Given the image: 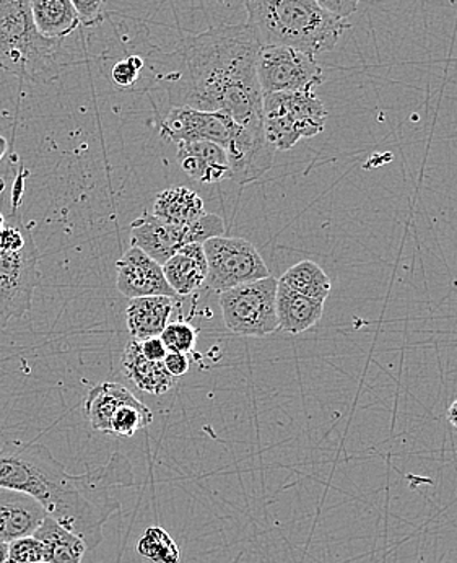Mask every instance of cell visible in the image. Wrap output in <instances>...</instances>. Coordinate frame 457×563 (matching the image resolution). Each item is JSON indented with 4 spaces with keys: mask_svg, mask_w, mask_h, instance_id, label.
Here are the masks:
<instances>
[{
    "mask_svg": "<svg viewBox=\"0 0 457 563\" xmlns=\"http://www.w3.org/2000/svg\"><path fill=\"white\" fill-rule=\"evenodd\" d=\"M44 559H46V551H44L43 542L35 536L9 542L7 563L46 562Z\"/></svg>",
    "mask_w": 457,
    "mask_h": 563,
    "instance_id": "cell-27",
    "label": "cell"
},
{
    "mask_svg": "<svg viewBox=\"0 0 457 563\" xmlns=\"http://www.w3.org/2000/svg\"><path fill=\"white\" fill-rule=\"evenodd\" d=\"M7 555H9V544L0 541V563H7Z\"/></svg>",
    "mask_w": 457,
    "mask_h": 563,
    "instance_id": "cell-33",
    "label": "cell"
},
{
    "mask_svg": "<svg viewBox=\"0 0 457 563\" xmlns=\"http://www.w3.org/2000/svg\"><path fill=\"white\" fill-rule=\"evenodd\" d=\"M40 253L25 225H5L0 232V328L32 310L38 284Z\"/></svg>",
    "mask_w": 457,
    "mask_h": 563,
    "instance_id": "cell-5",
    "label": "cell"
},
{
    "mask_svg": "<svg viewBox=\"0 0 457 563\" xmlns=\"http://www.w3.org/2000/svg\"><path fill=\"white\" fill-rule=\"evenodd\" d=\"M124 375L148 395L161 396L175 386V376L169 375L164 362L148 361L141 351L137 339H132L123 352Z\"/></svg>",
    "mask_w": 457,
    "mask_h": 563,
    "instance_id": "cell-16",
    "label": "cell"
},
{
    "mask_svg": "<svg viewBox=\"0 0 457 563\" xmlns=\"http://www.w3.org/2000/svg\"><path fill=\"white\" fill-rule=\"evenodd\" d=\"M165 277L176 295L188 297L208 280V257L204 244H186L164 264Z\"/></svg>",
    "mask_w": 457,
    "mask_h": 563,
    "instance_id": "cell-15",
    "label": "cell"
},
{
    "mask_svg": "<svg viewBox=\"0 0 457 563\" xmlns=\"http://www.w3.org/2000/svg\"><path fill=\"white\" fill-rule=\"evenodd\" d=\"M277 285L272 276L220 291L223 322L233 334L264 338L279 329Z\"/></svg>",
    "mask_w": 457,
    "mask_h": 563,
    "instance_id": "cell-6",
    "label": "cell"
},
{
    "mask_svg": "<svg viewBox=\"0 0 457 563\" xmlns=\"http://www.w3.org/2000/svg\"><path fill=\"white\" fill-rule=\"evenodd\" d=\"M49 517L46 508L32 495L0 487V541L29 538Z\"/></svg>",
    "mask_w": 457,
    "mask_h": 563,
    "instance_id": "cell-12",
    "label": "cell"
},
{
    "mask_svg": "<svg viewBox=\"0 0 457 563\" xmlns=\"http://www.w3.org/2000/svg\"><path fill=\"white\" fill-rule=\"evenodd\" d=\"M323 311V301L304 297L282 282L277 285V318H279V329L282 331L289 334H301L321 320Z\"/></svg>",
    "mask_w": 457,
    "mask_h": 563,
    "instance_id": "cell-17",
    "label": "cell"
},
{
    "mask_svg": "<svg viewBox=\"0 0 457 563\" xmlns=\"http://www.w3.org/2000/svg\"><path fill=\"white\" fill-rule=\"evenodd\" d=\"M63 44L36 32L32 0H0V70L20 80L56 79Z\"/></svg>",
    "mask_w": 457,
    "mask_h": 563,
    "instance_id": "cell-4",
    "label": "cell"
},
{
    "mask_svg": "<svg viewBox=\"0 0 457 563\" xmlns=\"http://www.w3.org/2000/svg\"><path fill=\"white\" fill-rule=\"evenodd\" d=\"M245 125L228 114L209 113L194 108L172 107L160 125L161 135L175 144L182 142H212L228 151Z\"/></svg>",
    "mask_w": 457,
    "mask_h": 563,
    "instance_id": "cell-10",
    "label": "cell"
},
{
    "mask_svg": "<svg viewBox=\"0 0 457 563\" xmlns=\"http://www.w3.org/2000/svg\"><path fill=\"white\" fill-rule=\"evenodd\" d=\"M165 347L168 352H178V354H189L194 351L198 342V331L194 325L185 321L168 322L167 328L160 334Z\"/></svg>",
    "mask_w": 457,
    "mask_h": 563,
    "instance_id": "cell-26",
    "label": "cell"
},
{
    "mask_svg": "<svg viewBox=\"0 0 457 563\" xmlns=\"http://www.w3.org/2000/svg\"><path fill=\"white\" fill-rule=\"evenodd\" d=\"M33 536L43 542L46 551L44 561L49 563H82L85 552L88 551L79 536L51 517L43 521Z\"/></svg>",
    "mask_w": 457,
    "mask_h": 563,
    "instance_id": "cell-22",
    "label": "cell"
},
{
    "mask_svg": "<svg viewBox=\"0 0 457 563\" xmlns=\"http://www.w3.org/2000/svg\"><path fill=\"white\" fill-rule=\"evenodd\" d=\"M204 253L209 267L205 284L219 294L270 276L263 256L248 240L215 236L204 243Z\"/></svg>",
    "mask_w": 457,
    "mask_h": 563,
    "instance_id": "cell-8",
    "label": "cell"
},
{
    "mask_svg": "<svg viewBox=\"0 0 457 563\" xmlns=\"http://www.w3.org/2000/svg\"><path fill=\"white\" fill-rule=\"evenodd\" d=\"M83 26H94L107 15V0H70Z\"/></svg>",
    "mask_w": 457,
    "mask_h": 563,
    "instance_id": "cell-28",
    "label": "cell"
},
{
    "mask_svg": "<svg viewBox=\"0 0 457 563\" xmlns=\"http://www.w3.org/2000/svg\"><path fill=\"white\" fill-rule=\"evenodd\" d=\"M32 16L36 32L49 41H64L82 25L70 0H32Z\"/></svg>",
    "mask_w": 457,
    "mask_h": 563,
    "instance_id": "cell-18",
    "label": "cell"
},
{
    "mask_svg": "<svg viewBox=\"0 0 457 563\" xmlns=\"http://www.w3.org/2000/svg\"><path fill=\"white\" fill-rule=\"evenodd\" d=\"M132 398L134 395L120 383H101L91 388L85 398V416L91 429L110 435L114 416Z\"/></svg>",
    "mask_w": 457,
    "mask_h": 563,
    "instance_id": "cell-20",
    "label": "cell"
},
{
    "mask_svg": "<svg viewBox=\"0 0 457 563\" xmlns=\"http://www.w3.org/2000/svg\"><path fill=\"white\" fill-rule=\"evenodd\" d=\"M145 59L138 54H129L123 59L116 60L111 67V84L120 90L131 91L138 90L144 79Z\"/></svg>",
    "mask_w": 457,
    "mask_h": 563,
    "instance_id": "cell-25",
    "label": "cell"
},
{
    "mask_svg": "<svg viewBox=\"0 0 457 563\" xmlns=\"http://www.w3.org/2000/svg\"><path fill=\"white\" fill-rule=\"evenodd\" d=\"M175 297H141L132 298L125 308V325L132 339L144 341L158 338L167 328L175 311Z\"/></svg>",
    "mask_w": 457,
    "mask_h": 563,
    "instance_id": "cell-14",
    "label": "cell"
},
{
    "mask_svg": "<svg viewBox=\"0 0 457 563\" xmlns=\"http://www.w3.org/2000/svg\"><path fill=\"white\" fill-rule=\"evenodd\" d=\"M35 563H49V562H35Z\"/></svg>",
    "mask_w": 457,
    "mask_h": 563,
    "instance_id": "cell-36",
    "label": "cell"
},
{
    "mask_svg": "<svg viewBox=\"0 0 457 563\" xmlns=\"http://www.w3.org/2000/svg\"><path fill=\"white\" fill-rule=\"evenodd\" d=\"M225 222L215 213H204L194 222L175 225L144 213L131 223V243L164 266L186 244H204L210 239L223 236Z\"/></svg>",
    "mask_w": 457,
    "mask_h": 563,
    "instance_id": "cell-7",
    "label": "cell"
},
{
    "mask_svg": "<svg viewBox=\"0 0 457 563\" xmlns=\"http://www.w3.org/2000/svg\"><path fill=\"white\" fill-rule=\"evenodd\" d=\"M201 196L186 186H172L158 192L154 201V216L167 223L186 225L204 216Z\"/></svg>",
    "mask_w": 457,
    "mask_h": 563,
    "instance_id": "cell-21",
    "label": "cell"
},
{
    "mask_svg": "<svg viewBox=\"0 0 457 563\" xmlns=\"http://www.w3.org/2000/svg\"><path fill=\"white\" fill-rule=\"evenodd\" d=\"M5 154H7V139L2 137V135H0V161H2L3 155H5Z\"/></svg>",
    "mask_w": 457,
    "mask_h": 563,
    "instance_id": "cell-34",
    "label": "cell"
},
{
    "mask_svg": "<svg viewBox=\"0 0 457 563\" xmlns=\"http://www.w3.org/2000/svg\"><path fill=\"white\" fill-rule=\"evenodd\" d=\"M164 363L169 375L175 378H181L191 368V358L188 357V354H178V352H168Z\"/></svg>",
    "mask_w": 457,
    "mask_h": 563,
    "instance_id": "cell-31",
    "label": "cell"
},
{
    "mask_svg": "<svg viewBox=\"0 0 457 563\" xmlns=\"http://www.w3.org/2000/svg\"><path fill=\"white\" fill-rule=\"evenodd\" d=\"M260 43L248 23L220 25L188 36L165 54L169 70H158L172 107L228 114L238 124H263V90L256 63Z\"/></svg>",
    "mask_w": 457,
    "mask_h": 563,
    "instance_id": "cell-1",
    "label": "cell"
},
{
    "mask_svg": "<svg viewBox=\"0 0 457 563\" xmlns=\"http://www.w3.org/2000/svg\"><path fill=\"white\" fill-rule=\"evenodd\" d=\"M327 12L334 13L335 16L347 20L348 16L357 12L360 0H316Z\"/></svg>",
    "mask_w": 457,
    "mask_h": 563,
    "instance_id": "cell-29",
    "label": "cell"
},
{
    "mask_svg": "<svg viewBox=\"0 0 457 563\" xmlns=\"http://www.w3.org/2000/svg\"><path fill=\"white\" fill-rule=\"evenodd\" d=\"M448 420L452 422V426H455L457 429V398L453 401L452 406H449Z\"/></svg>",
    "mask_w": 457,
    "mask_h": 563,
    "instance_id": "cell-32",
    "label": "cell"
},
{
    "mask_svg": "<svg viewBox=\"0 0 457 563\" xmlns=\"http://www.w3.org/2000/svg\"><path fill=\"white\" fill-rule=\"evenodd\" d=\"M276 95L293 121L294 128L300 132L301 139L314 137L324 131L327 111L323 101L314 93V88Z\"/></svg>",
    "mask_w": 457,
    "mask_h": 563,
    "instance_id": "cell-19",
    "label": "cell"
},
{
    "mask_svg": "<svg viewBox=\"0 0 457 563\" xmlns=\"http://www.w3.org/2000/svg\"><path fill=\"white\" fill-rule=\"evenodd\" d=\"M176 145L179 166L194 181L215 185L232 178L228 157L220 145L212 142H182Z\"/></svg>",
    "mask_w": 457,
    "mask_h": 563,
    "instance_id": "cell-13",
    "label": "cell"
},
{
    "mask_svg": "<svg viewBox=\"0 0 457 563\" xmlns=\"http://www.w3.org/2000/svg\"><path fill=\"white\" fill-rule=\"evenodd\" d=\"M256 74L263 95L306 90L324 81L314 56L286 46H260Z\"/></svg>",
    "mask_w": 457,
    "mask_h": 563,
    "instance_id": "cell-9",
    "label": "cell"
},
{
    "mask_svg": "<svg viewBox=\"0 0 457 563\" xmlns=\"http://www.w3.org/2000/svg\"><path fill=\"white\" fill-rule=\"evenodd\" d=\"M248 25L260 46H286L316 56L330 53L350 29L316 0H245Z\"/></svg>",
    "mask_w": 457,
    "mask_h": 563,
    "instance_id": "cell-3",
    "label": "cell"
},
{
    "mask_svg": "<svg viewBox=\"0 0 457 563\" xmlns=\"http://www.w3.org/2000/svg\"><path fill=\"white\" fill-rule=\"evenodd\" d=\"M279 282L293 288L298 294L323 301V303L331 294L330 277L321 269L320 264L313 263V261H301V263L294 264L287 269Z\"/></svg>",
    "mask_w": 457,
    "mask_h": 563,
    "instance_id": "cell-23",
    "label": "cell"
},
{
    "mask_svg": "<svg viewBox=\"0 0 457 563\" xmlns=\"http://www.w3.org/2000/svg\"><path fill=\"white\" fill-rule=\"evenodd\" d=\"M142 558L157 563H181V551L164 528H148L137 542Z\"/></svg>",
    "mask_w": 457,
    "mask_h": 563,
    "instance_id": "cell-24",
    "label": "cell"
},
{
    "mask_svg": "<svg viewBox=\"0 0 457 563\" xmlns=\"http://www.w3.org/2000/svg\"><path fill=\"white\" fill-rule=\"evenodd\" d=\"M5 225H7L5 216H3L2 212H0V232H2L3 227H5Z\"/></svg>",
    "mask_w": 457,
    "mask_h": 563,
    "instance_id": "cell-35",
    "label": "cell"
},
{
    "mask_svg": "<svg viewBox=\"0 0 457 563\" xmlns=\"http://www.w3.org/2000/svg\"><path fill=\"white\" fill-rule=\"evenodd\" d=\"M116 288L132 300L141 297H175L165 277L164 266L137 246H131L116 263Z\"/></svg>",
    "mask_w": 457,
    "mask_h": 563,
    "instance_id": "cell-11",
    "label": "cell"
},
{
    "mask_svg": "<svg viewBox=\"0 0 457 563\" xmlns=\"http://www.w3.org/2000/svg\"><path fill=\"white\" fill-rule=\"evenodd\" d=\"M131 485V463L121 453L103 466L70 476L43 444L7 442L0 448V487L35 497L51 518L82 539L88 551L103 542L104 525L121 508L114 490Z\"/></svg>",
    "mask_w": 457,
    "mask_h": 563,
    "instance_id": "cell-2",
    "label": "cell"
},
{
    "mask_svg": "<svg viewBox=\"0 0 457 563\" xmlns=\"http://www.w3.org/2000/svg\"><path fill=\"white\" fill-rule=\"evenodd\" d=\"M138 344H141L142 354L148 361L164 362L165 357H167L168 351L160 335L158 338L144 339V341H138Z\"/></svg>",
    "mask_w": 457,
    "mask_h": 563,
    "instance_id": "cell-30",
    "label": "cell"
}]
</instances>
